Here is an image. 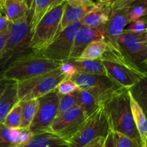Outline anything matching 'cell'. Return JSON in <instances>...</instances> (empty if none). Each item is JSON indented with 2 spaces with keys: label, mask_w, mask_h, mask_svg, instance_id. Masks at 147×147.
Segmentation results:
<instances>
[{
  "label": "cell",
  "mask_w": 147,
  "mask_h": 147,
  "mask_svg": "<svg viewBox=\"0 0 147 147\" xmlns=\"http://www.w3.org/2000/svg\"><path fill=\"white\" fill-rule=\"evenodd\" d=\"M9 27L4 30H3L1 32H0V57L2 54L4 49L5 47L6 43H7V39H8L9 34Z\"/></svg>",
  "instance_id": "36"
},
{
  "label": "cell",
  "mask_w": 147,
  "mask_h": 147,
  "mask_svg": "<svg viewBox=\"0 0 147 147\" xmlns=\"http://www.w3.org/2000/svg\"><path fill=\"white\" fill-rule=\"evenodd\" d=\"M106 138L104 137H98L93 139L88 144H86L83 147H103L104 144V142Z\"/></svg>",
  "instance_id": "37"
},
{
  "label": "cell",
  "mask_w": 147,
  "mask_h": 147,
  "mask_svg": "<svg viewBox=\"0 0 147 147\" xmlns=\"http://www.w3.org/2000/svg\"><path fill=\"white\" fill-rule=\"evenodd\" d=\"M21 113L22 106L19 101L14 107L11 109L9 113L5 118L2 124L7 127L13 129H20V123H21Z\"/></svg>",
  "instance_id": "28"
},
{
  "label": "cell",
  "mask_w": 147,
  "mask_h": 147,
  "mask_svg": "<svg viewBox=\"0 0 147 147\" xmlns=\"http://www.w3.org/2000/svg\"><path fill=\"white\" fill-rule=\"evenodd\" d=\"M101 60L107 76L124 88H131L145 76L125 63L113 60Z\"/></svg>",
  "instance_id": "13"
},
{
  "label": "cell",
  "mask_w": 147,
  "mask_h": 147,
  "mask_svg": "<svg viewBox=\"0 0 147 147\" xmlns=\"http://www.w3.org/2000/svg\"><path fill=\"white\" fill-rule=\"evenodd\" d=\"M147 12V9L139 4L137 0H132L129 11V24L141 20Z\"/></svg>",
  "instance_id": "30"
},
{
  "label": "cell",
  "mask_w": 147,
  "mask_h": 147,
  "mask_svg": "<svg viewBox=\"0 0 147 147\" xmlns=\"http://www.w3.org/2000/svg\"><path fill=\"white\" fill-rule=\"evenodd\" d=\"M95 4L96 1L91 0H66L59 32L80 22L92 9Z\"/></svg>",
  "instance_id": "14"
},
{
  "label": "cell",
  "mask_w": 147,
  "mask_h": 147,
  "mask_svg": "<svg viewBox=\"0 0 147 147\" xmlns=\"http://www.w3.org/2000/svg\"><path fill=\"white\" fill-rule=\"evenodd\" d=\"M63 0H33L30 1L29 8V26L30 34L32 35L41 20L53 10L61 4Z\"/></svg>",
  "instance_id": "17"
},
{
  "label": "cell",
  "mask_w": 147,
  "mask_h": 147,
  "mask_svg": "<svg viewBox=\"0 0 147 147\" xmlns=\"http://www.w3.org/2000/svg\"><path fill=\"white\" fill-rule=\"evenodd\" d=\"M61 63L32 53L11 63L0 75V79L17 83L24 81L55 70Z\"/></svg>",
  "instance_id": "4"
},
{
  "label": "cell",
  "mask_w": 147,
  "mask_h": 147,
  "mask_svg": "<svg viewBox=\"0 0 147 147\" xmlns=\"http://www.w3.org/2000/svg\"><path fill=\"white\" fill-rule=\"evenodd\" d=\"M111 0L96 1L92 9L80 20L82 26L89 28H97L107 22L110 14Z\"/></svg>",
  "instance_id": "16"
},
{
  "label": "cell",
  "mask_w": 147,
  "mask_h": 147,
  "mask_svg": "<svg viewBox=\"0 0 147 147\" xmlns=\"http://www.w3.org/2000/svg\"><path fill=\"white\" fill-rule=\"evenodd\" d=\"M9 24L10 23L6 19L4 14L2 13H1L0 14V32H1L3 30L7 29L9 27Z\"/></svg>",
  "instance_id": "39"
},
{
  "label": "cell",
  "mask_w": 147,
  "mask_h": 147,
  "mask_svg": "<svg viewBox=\"0 0 147 147\" xmlns=\"http://www.w3.org/2000/svg\"><path fill=\"white\" fill-rule=\"evenodd\" d=\"M2 4H3V0H0V11L2 12Z\"/></svg>",
  "instance_id": "43"
},
{
  "label": "cell",
  "mask_w": 147,
  "mask_h": 147,
  "mask_svg": "<svg viewBox=\"0 0 147 147\" xmlns=\"http://www.w3.org/2000/svg\"><path fill=\"white\" fill-rule=\"evenodd\" d=\"M129 91L147 116V75L129 88Z\"/></svg>",
  "instance_id": "25"
},
{
  "label": "cell",
  "mask_w": 147,
  "mask_h": 147,
  "mask_svg": "<svg viewBox=\"0 0 147 147\" xmlns=\"http://www.w3.org/2000/svg\"><path fill=\"white\" fill-rule=\"evenodd\" d=\"M141 20H142L143 22H144L147 24V12H146V14H145V15L144 16L142 19H141Z\"/></svg>",
  "instance_id": "42"
},
{
  "label": "cell",
  "mask_w": 147,
  "mask_h": 147,
  "mask_svg": "<svg viewBox=\"0 0 147 147\" xmlns=\"http://www.w3.org/2000/svg\"><path fill=\"white\" fill-rule=\"evenodd\" d=\"M146 117H147V116H146Z\"/></svg>",
  "instance_id": "46"
},
{
  "label": "cell",
  "mask_w": 147,
  "mask_h": 147,
  "mask_svg": "<svg viewBox=\"0 0 147 147\" xmlns=\"http://www.w3.org/2000/svg\"><path fill=\"white\" fill-rule=\"evenodd\" d=\"M137 36L139 38V40H142L144 42L147 43V28L145 30V31L144 32H142V34H137Z\"/></svg>",
  "instance_id": "41"
},
{
  "label": "cell",
  "mask_w": 147,
  "mask_h": 147,
  "mask_svg": "<svg viewBox=\"0 0 147 147\" xmlns=\"http://www.w3.org/2000/svg\"><path fill=\"white\" fill-rule=\"evenodd\" d=\"M104 39L103 25L97 28H89L81 26L75 34L70 60L78 59L89 44L96 40Z\"/></svg>",
  "instance_id": "15"
},
{
  "label": "cell",
  "mask_w": 147,
  "mask_h": 147,
  "mask_svg": "<svg viewBox=\"0 0 147 147\" xmlns=\"http://www.w3.org/2000/svg\"><path fill=\"white\" fill-rule=\"evenodd\" d=\"M19 102L17 83L11 81L0 98V124L3 123L11 109Z\"/></svg>",
  "instance_id": "20"
},
{
  "label": "cell",
  "mask_w": 147,
  "mask_h": 147,
  "mask_svg": "<svg viewBox=\"0 0 147 147\" xmlns=\"http://www.w3.org/2000/svg\"><path fill=\"white\" fill-rule=\"evenodd\" d=\"M132 0H113L107 22L103 25L107 50L101 60H113L129 65L121 52L118 40L127 24Z\"/></svg>",
  "instance_id": "2"
},
{
  "label": "cell",
  "mask_w": 147,
  "mask_h": 147,
  "mask_svg": "<svg viewBox=\"0 0 147 147\" xmlns=\"http://www.w3.org/2000/svg\"><path fill=\"white\" fill-rule=\"evenodd\" d=\"M21 147H69V145L61 138L45 132L34 135L28 144Z\"/></svg>",
  "instance_id": "21"
},
{
  "label": "cell",
  "mask_w": 147,
  "mask_h": 147,
  "mask_svg": "<svg viewBox=\"0 0 147 147\" xmlns=\"http://www.w3.org/2000/svg\"><path fill=\"white\" fill-rule=\"evenodd\" d=\"M70 79L76 83L78 88L89 92L98 100L99 105L111 94L124 88L108 76L78 72Z\"/></svg>",
  "instance_id": "8"
},
{
  "label": "cell",
  "mask_w": 147,
  "mask_h": 147,
  "mask_svg": "<svg viewBox=\"0 0 147 147\" xmlns=\"http://www.w3.org/2000/svg\"><path fill=\"white\" fill-rule=\"evenodd\" d=\"M30 3L24 0H3L2 14L9 22L13 23L28 13Z\"/></svg>",
  "instance_id": "18"
},
{
  "label": "cell",
  "mask_w": 147,
  "mask_h": 147,
  "mask_svg": "<svg viewBox=\"0 0 147 147\" xmlns=\"http://www.w3.org/2000/svg\"><path fill=\"white\" fill-rule=\"evenodd\" d=\"M111 131L107 117L100 106L97 111L86 119L67 143L69 147H83L96 138H106Z\"/></svg>",
  "instance_id": "7"
},
{
  "label": "cell",
  "mask_w": 147,
  "mask_h": 147,
  "mask_svg": "<svg viewBox=\"0 0 147 147\" xmlns=\"http://www.w3.org/2000/svg\"><path fill=\"white\" fill-rule=\"evenodd\" d=\"M67 78L57 68L49 73L17 83L19 101L38 99L57 88L60 82Z\"/></svg>",
  "instance_id": "5"
},
{
  "label": "cell",
  "mask_w": 147,
  "mask_h": 147,
  "mask_svg": "<svg viewBox=\"0 0 147 147\" xmlns=\"http://www.w3.org/2000/svg\"><path fill=\"white\" fill-rule=\"evenodd\" d=\"M9 34L0 57V75L14 60L32 53L30 44L32 35L28 13L20 20L9 24Z\"/></svg>",
  "instance_id": "3"
},
{
  "label": "cell",
  "mask_w": 147,
  "mask_h": 147,
  "mask_svg": "<svg viewBox=\"0 0 147 147\" xmlns=\"http://www.w3.org/2000/svg\"><path fill=\"white\" fill-rule=\"evenodd\" d=\"M78 90V86L76 83L73 81L70 78H65L63 81L60 82L57 86L55 90L60 96H64V95L70 94L76 92Z\"/></svg>",
  "instance_id": "31"
},
{
  "label": "cell",
  "mask_w": 147,
  "mask_h": 147,
  "mask_svg": "<svg viewBox=\"0 0 147 147\" xmlns=\"http://www.w3.org/2000/svg\"><path fill=\"white\" fill-rule=\"evenodd\" d=\"M20 102L22 106L20 129H29L35 117L38 109V99H32Z\"/></svg>",
  "instance_id": "24"
},
{
  "label": "cell",
  "mask_w": 147,
  "mask_h": 147,
  "mask_svg": "<svg viewBox=\"0 0 147 147\" xmlns=\"http://www.w3.org/2000/svg\"><path fill=\"white\" fill-rule=\"evenodd\" d=\"M81 26L80 21L69 26L62 31L50 44L36 54L53 61L60 63L69 61L75 34Z\"/></svg>",
  "instance_id": "10"
},
{
  "label": "cell",
  "mask_w": 147,
  "mask_h": 147,
  "mask_svg": "<svg viewBox=\"0 0 147 147\" xmlns=\"http://www.w3.org/2000/svg\"><path fill=\"white\" fill-rule=\"evenodd\" d=\"M78 106L83 110L86 117L89 118L100 108L98 100L87 90H78L76 91Z\"/></svg>",
  "instance_id": "23"
},
{
  "label": "cell",
  "mask_w": 147,
  "mask_h": 147,
  "mask_svg": "<svg viewBox=\"0 0 147 147\" xmlns=\"http://www.w3.org/2000/svg\"><path fill=\"white\" fill-rule=\"evenodd\" d=\"M76 91L73 93H70V94L60 96L57 116H60L62 113L78 106Z\"/></svg>",
  "instance_id": "29"
},
{
  "label": "cell",
  "mask_w": 147,
  "mask_h": 147,
  "mask_svg": "<svg viewBox=\"0 0 147 147\" xmlns=\"http://www.w3.org/2000/svg\"><path fill=\"white\" fill-rule=\"evenodd\" d=\"M10 83H11V81H9V80L0 79V98L3 96V94L5 92L6 89L7 88L9 85L10 84Z\"/></svg>",
  "instance_id": "40"
},
{
  "label": "cell",
  "mask_w": 147,
  "mask_h": 147,
  "mask_svg": "<svg viewBox=\"0 0 147 147\" xmlns=\"http://www.w3.org/2000/svg\"><path fill=\"white\" fill-rule=\"evenodd\" d=\"M118 43L127 63L143 75H147V43L139 40L137 34L126 30Z\"/></svg>",
  "instance_id": "9"
},
{
  "label": "cell",
  "mask_w": 147,
  "mask_h": 147,
  "mask_svg": "<svg viewBox=\"0 0 147 147\" xmlns=\"http://www.w3.org/2000/svg\"><path fill=\"white\" fill-rule=\"evenodd\" d=\"M100 106L107 117L112 131L125 135L142 146L132 116L129 89L121 88L114 92L106 97Z\"/></svg>",
  "instance_id": "1"
},
{
  "label": "cell",
  "mask_w": 147,
  "mask_h": 147,
  "mask_svg": "<svg viewBox=\"0 0 147 147\" xmlns=\"http://www.w3.org/2000/svg\"><path fill=\"white\" fill-rule=\"evenodd\" d=\"M103 147H116L115 146L114 136H113V132L111 131L107 135L105 139L104 144Z\"/></svg>",
  "instance_id": "38"
},
{
  "label": "cell",
  "mask_w": 147,
  "mask_h": 147,
  "mask_svg": "<svg viewBox=\"0 0 147 147\" xmlns=\"http://www.w3.org/2000/svg\"><path fill=\"white\" fill-rule=\"evenodd\" d=\"M33 136L34 135L29 129H20V134H19V143L17 147L23 146L28 144L32 139Z\"/></svg>",
  "instance_id": "35"
},
{
  "label": "cell",
  "mask_w": 147,
  "mask_h": 147,
  "mask_svg": "<svg viewBox=\"0 0 147 147\" xmlns=\"http://www.w3.org/2000/svg\"><path fill=\"white\" fill-rule=\"evenodd\" d=\"M71 61L76 66L78 72L93 75L107 76L101 60H86L78 58Z\"/></svg>",
  "instance_id": "22"
},
{
  "label": "cell",
  "mask_w": 147,
  "mask_h": 147,
  "mask_svg": "<svg viewBox=\"0 0 147 147\" xmlns=\"http://www.w3.org/2000/svg\"><path fill=\"white\" fill-rule=\"evenodd\" d=\"M1 13H2V12H1V11H0V14H1Z\"/></svg>",
  "instance_id": "45"
},
{
  "label": "cell",
  "mask_w": 147,
  "mask_h": 147,
  "mask_svg": "<svg viewBox=\"0 0 147 147\" xmlns=\"http://www.w3.org/2000/svg\"><path fill=\"white\" fill-rule=\"evenodd\" d=\"M87 118L79 106L57 116L47 132L68 142L83 126Z\"/></svg>",
  "instance_id": "12"
},
{
  "label": "cell",
  "mask_w": 147,
  "mask_h": 147,
  "mask_svg": "<svg viewBox=\"0 0 147 147\" xmlns=\"http://www.w3.org/2000/svg\"><path fill=\"white\" fill-rule=\"evenodd\" d=\"M146 28L147 24L146 23L142 21V20H139L138 21L130 23L125 30L129 32H131L134 33V34H139L144 32Z\"/></svg>",
  "instance_id": "34"
},
{
  "label": "cell",
  "mask_w": 147,
  "mask_h": 147,
  "mask_svg": "<svg viewBox=\"0 0 147 147\" xmlns=\"http://www.w3.org/2000/svg\"><path fill=\"white\" fill-rule=\"evenodd\" d=\"M59 69L68 78H71L74 75H76L78 73L76 66L74 65L71 60L62 63L59 67Z\"/></svg>",
  "instance_id": "33"
},
{
  "label": "cell",
  "mask_w": 147,
  "mask_h": 147,
  "mask_svg": "<svg viewBox=\"0 0 147 147\" xmlns=\"http://www.w3.org/2000/svg\"><path fill=\"white\" fill-rule=\"evenodd\" d=\"M66 0L55 7L41 20L32 35L31 47L33 53L42 51L60 34V22Z\"/></svg>",
  "instance_id": "6"
},
{
  "label": "cell",
  "mask_w": 147,
  "mask_h": 147,
  "mask_svg": "<svg viewBox=\"0 0 147 147\" xmlns=\"http://www.w3.org/2000/svg\"><path fill=\"white\" fill-rule=\"evenodd\" d=\"M113 136L116 147H142L130 138L119 132H113Z\"/></svg>",
  "instance_id": "32"
},
{
  "label": "cell",
  "mask_w": 147,
  "mask_h": 147,
  "mask_svg": "<svg viewBox=\"0 0 147 147\" xmlns=\"http://www.w3.org/2000/svg\"><path fill=\"white\" fill-rule=\"evenodd\" d=\"M20 129H13L0 124V147H17Z\"/></svg>",
  "instance_id": "27"
},
{
  "label": "cell",
  "mask_w": 147,
  "mask_h": 147,
  "mask_svg": "<svg viewBox=\"0 0 147 147\" xmlns=\"http://www.w3.org/2000/svg\"><path fill=\"white\" fill-rule=\"evenodd\" d=\"M59 100L60 95L55 90L38 98V109L29 128L33 135L47 132L57 117Z\"/></svg>",
  "instance_id": "11"
},
{
  "label": "cell",
  "mask_w": 147,
  "mask_h": 147,
  "mask_svg": "<svg viewBox=\"0 0 147 147\" xmlns=\"http://www.w3.org/2000/svg\"><path fill=\"white\" fill-rule=\"evenodd\" d=\"M129 96L134 121L140 136L142 147H145L147 144V117L130 93Z\"/></svg>",
  "instance_id": "19"
},
{
  "label": "cell",
  "mask_w": 147,
  "mask_h": 147,
  "mask_svg": "<svg viewBox=\"0 0 147 147\" xmlns=\"http://www.w3.org/2000/svg\"><path fill=\"white\" fill-rule=\"evenodd\" d=\"M145 147H147V144H146V146H145Z\"/></svg>",
  "instance_id": "44"
},
{
  "label": "cell",
  "mask_w": 147,
  "mask_h": 147,
  "mask_svg": "<svg viewBox=\"0 0 147 147\" xmlns=\"http://www.w3.org/2000/svg\"><path fill=\"white\" fill-rule=\"evenodd\" d=\"M107 50V43L103 40L92 42L87 46L80 56V59L101 60Z\"/></svg>",
  "instance_id": "26"
}]
</instances>
